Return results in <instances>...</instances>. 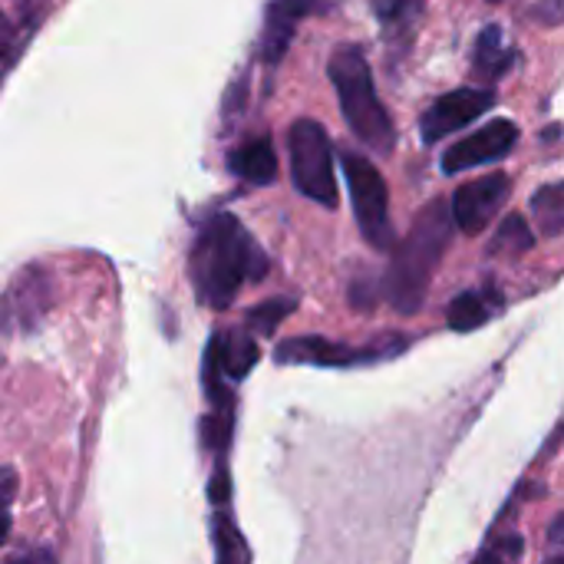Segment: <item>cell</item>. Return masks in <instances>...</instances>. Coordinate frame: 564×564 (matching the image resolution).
Segmentation results:
<instances>
[{
	"label": "cell",
	"instance_id": "obj_11",
	"mask_svg": "<svg viewBox=\"0 0 564 564\" xmlns=\"http://www.w3.org/2000/svg\"><path fill=\"white\" fill-rule=\"evenodd\" d=\"M317 10H324L321 0H268L264 26H261V59L268 66H278L294 40L297 23Z\"/></svg>",
	"mask_w": 564,
	"mask_h": 564
},
{
	"label": "cell",
	"instance_id": "obj_9",
	"mask_svg": "<svg viewBox=\"0 0 564 564\" xmlns=\"http://www.w3.org/2000/svg\"><path fill=\"white\" fill-rule=\"evenodd\" d=\"M53 297V281L43 268H26L13 278L7 294L0 297V330H33Z\"/></svg>",
	"mask_w": 564,
	"mask_h": 564
},
{
	"label": "cell",
	"instance_id": "obj_14",
	"mask_svg": "<svg viewBox=\"0 0 564 564\" xmlns=\"http://www.w3.org/2000/svg\"><path fill=\"white\" fill-rule=\"evenodd\" d=\"M218 357L228 380H245L258 364V344L248 330H231L218 337Z\"/></svg>",
	"mask_w": 564,
	"mask_h": 564
},
{
	"label": "cell",
	"instance_id": "obj_13",
	"mask_svg": "<svg viewBox=\"0 0 564 564\" xmlns=\"http://www.w3.org/2000/svg\"><path fill=\"white\" fill-rule=\"evenodd\" d=\"M228 169L241 178V182H251V185H271L278 178V155H274V145L271 139H251L238 149H231L228 155Z\"/></svg>",
	"mask_w": 564,
	"mask_h": 564
},
{
	"label": "cell",
	"instance_id": "obj_27",
	"mask_svg": "<svg viewBox=\"0 0 564 564\" xmlns=\"http://www.w3.org/2000/svg\"><path fill=\"white\" fill-rule=\"evenodd\" d=\"M7 30V20H3V10H0V33Z\"/></svg>",
	"mask_w": 564,
	"mask_h": 564
},
{
	"label": "cell",
	"instance_id": "obj_26",
	"mask_svg": "<svg viewBox=\"0 0 564 564\" xmlns=\"http://www.w3.org/2000/svg\"><path fill=\"white\" fill-rule=\"evenodd\" d=\"M7 535H10V519H7V516H0V545L7 542Z\"/></svg>",
	"mask_w": 564,
	"mask_h": 564
},
{
	"label": "cell",
	"instance_id": "obj_24",
	"mask_svg": "<svg viewBox=\"0 0 564 564\" xmlns=\"http://www.w3.org/2000/svg\"><path fill=\"white\" fill-rule=\"evenodd\" d=\"M549 539H552V545H564V516H558V519L552 522Z\"/></svg>",
	"mask_w": 564,
	"mask_h": 564
},
{
	"label": "cell",
	"instance_id": "obj_16",
	"mask_svg": "<svg viewBox=\"0 0 564 564\" xmlns=\"http://www.w3.org/2000/svg\"><path fill=\"white\" fill-rule=\"evenodd\" d=\"M373 7H377V17H380V23H383L387 40L393 43L397 33H403V40L410 43L406 30H410V33L416 30V20L423 17V3H420V0H377Z\"/></svg>",
	"mask_w": 564,
	"mask_h": 564
},
{
	"label": "cell",
	"instance_id": "obj_8",
	"mask_svg": "<svg viewBox=\"0 0 564 564\" xmlns=\"http://www.w3.org/2000/svg\"><path fill=\"white\" fill-rule=\"evenodd\" d=\"M519 135H522L519 122H512V119H492L482 129L469 132L466 139H459L456 145L446 149L443 172L446 175H459V172H469V169L499 162V159H506L519 145Z\"/></svg>",
	"mask_w": 564,
	"mask_h": 564
},
{
	"label": "cell",
	"instance_id": "obj_25",
	"mask_svg": "<svg viewBox=\"0 0 564 564\" xmlns=\"http://www.w3.org/2000/svg\"><path fill=\"white\" fill-rule=\"evenodd\" d=\"M473 564H506V558L499 552H486V555H479Z\"/></svg>",
	"mask_w": 564,
	"mask_h": 564
},
{
	"label": "cell",
	"instance_id": "obj_21",
	"mask_svg": "<svg viewBox=\"0 0 564 564\" xmlns=\"http://www.w3.org/2000/svg\"><path fill=\"white\" fill-rule=\"evenodd\" d=\"M13 496H17V473L3 466V469H0V516L10 509Z\"/></svg>",
	"mask_w": 564,
	"mask_h": 564
},
{
	"label": "cell",
	"instance_id": "obj_4",
	"mask_svg": "<svg viewBox=\"0 0 564 564\" xmlns=\"http://www.w3.org/2000/svg\"><path fill=\"white\" fill-rule=\"evenodd\" d=\"M288 149H291V178L294 188L324 205H337V178H334V149L330 135L317 119H297L288 132Z\"/></svg>",
	"mask_w": 564,
	"mask_h": 564
},
{
	"label": "cell",
	"instance_id": "obj_19",
	"mask_svg": "<svg viewBox=\"0 0 564 564\" xmlns=\"http://www.w3.org/2000/svg\"><path fill=\"white\" fill-rule=\"evenodd\" d=\"M294 301L291 297H271V301H261L258 307H251L248 311V330H254V334H261V337H271L274 334V327L284 321V317H291L294 314Z\"/></svg>",
	"mask_w": 564,
	"mask_h": 564
},
{
	"label": "cell",
	"instance_id": "obj_6",
	"mask_svg": "<svg viewBox=\"0 0 564 564\" xmlns=\"http://www.w3.org/2000/svg\"><path fill=\"white\" fill-rule=\"evenodd\" d=\"M512 195V178L506 172H492L482 175L476 182H466L453 192L449 198V212L453 221L463 235H479L492 225V218L502 212V205Z\"/></svg>",
	"mask_w": 564,
	"mask_h": 564
},
{
	"label": "cell",
	"instance_id": "obj_18",
	"mask_svg": "<svg viewBox=\"0 0 564 564\" xmlns=\"http://www.w3.org/2000/svg\"><path fill=\"white\" fill-rule=\"evenodd\" d=\"M486 321H489V307H486V301H482L479 294H473V291L459 294V297L449 304V311H446V324H449L453 330H459V334H469V330L482 327Z\"/></svg>",
	"mask_w": 564,
	"mask_h": 564
},
{
	"label": "cell",
	"instance_id": "obj_3",
	"mask_svg": "<svg viewBox=\"0 0 564 564\" xmlns=\"http://www.w3.org/2000/svg\"><path fill=\"white\" fill-rule=\"evenodd\" d=\"M327 76L337 89L340 112H344V122L350 126V132L380 155L393 152L397 126L377 96L367 56L357 46H337L330 63H327Z\"/></svg>",
	"mask_w": 564,
	"mask_h": 564
},
{
	"label": "cell",
	"instance_id": "obj_12",
	"mask_svg": "<svg viewBox=\"0 0 564 564\" xmlns=\"http://www.w3.org/2000/svg\"><path fill=\"white\" fill-rule=\"evenodd\" d=\"M516 63V46L506 43L502 36V26L499 23H489L482 26V33L476 36V53H473V76L479 83H499Z\"/></svg>",
	"mask_w": 564,
	"mask_h": 564
},
{
	"label": "cell",
	"instance_id": "obj_1",
	"mask_svg": "<svg viewBox=\"0 0 564 564\" xmlns=\"http://www.w3.org/2000/svg\"><path fill=\"white\" fill-rule=\"evenodd\" d=\"M264 271V251L254 245V238L235 215L221 212L202 225L188 258V274L202 304L218 311L228 307L245 288V281H261Z\"/></svg>",
	"mask_w": 564,
	"mask_h": 564
},
{
	"label": "cell",
	"instance_id": "obj_17",
	"mask_svg": "<svg viewBox=\"0 0 564 564\" xmlns=\"http://www.w3.org/2000/svg\"><path fill=\"white\" fill-rule=\"evenodd\" d=\"M535 245V231L529 228V221L522 215H506L502 225L496 228L492 241H489V254H525Z\"/></svg>",
	"mask_w": 564,
	"mask_h": 564
},
{
	"label": "cell",
	"instance_id": "obj_28",
	"mask_svg": "<svg viewBox=\"0 0 564 564\" xmlns=\"http://www.w3.org/2000/svg\"><path fill=\"white\" fill-rule=\"evenodd\" d=\"M7 564H33V562H26V558H13V562H7Z\"/></svg>",
	"mask_w": 564,
	"mask_h": 564
},
{
	"label": "cell",
	"instance_id": "obj_10",
	"mask_svg": "<svg viewBox=\"0 0 564 564\" xmlns=\"http://www.w3.org/2000/svg\"><path fill=\"white\" fill-rule=\"evenodd\" d=\"M278 364H307V367H354V364H367L377 357H387L380 344L373 347H350V344H337L327 337H291L284 344H278L274 350Z\"/></svg>",
	"mask_w": 564,
	"mask_h": 564
},
{
	"label": "cell",
	"instance_id": "obj_15",
	"mask_svg": "<svg viewBox=\"0 0 564 564\" xmlns=\"http://www.w3.org/2000/svg\"><path fill=\"white\" fill-rule=\"evenodd\" d=\"M532 215L539 221V235L555 238L564 231V178L549 182L532 195Z\"/></svg>",
	"mask_w": 564,
	"mask_h": 564
},
{
	"label": "cell",
	"instance_id": "obj_7",
	"mask_svg": "<svg viewBox=\"0 0 564 564\" xmlns=\"http://www.w3.org/2000/svg\"><path fill=\"white\" fill-rule=\"evenodd\" d=\"M496 106V93L489 86H463V89H453L446 96H440L420 119V135L423 142H440L466 126H473L479 116H486L489 109Z\"/></svg>",
	"mask_w": 564,
	"mask_h": 564
},
{
	"label": "cell",
	"instance_id": "obj_23",
	"mask_svg": "<svg viewBox=\"0 0 564 564\" xmlns=\"http://www.w3.org/2000/svg\"><path fill=\"white\" fill-rule=\"evenodd\" d=\"M212 502L215 506H221V502H228V473L218 466V473H215V479H212Z\"/></svg>",
	"mask_w": 564,
	"mask_h": 564
},
{
	"label": "cell",
	"instance_id": "obj_22",
	"mask_svg": "<svg viewBox=\"0 0 564 564\" xmlns=\"http://www.w3.org/2000/svg\"><path fill=\"white\" fill-rule=\"evenodd\" d=\"M535 17L545 23H564V0H542L535 7Z\"/></svg>",
	"mask_w": 564,
	"mask_h": 564
},
{
	"label": "cell",
	"instance_id": "obj_5",
	"mask_svg": "<svg viewBox=\"0 0 564 564\" xmlns=\"http://www.w3.org/2000/svg\"><path fill=\"white\" fill-rule=\"evenodd\" d=\"M344 175H347L354 215H357V225H360V235L367 238V245H373L377 251L393 248L390 188H387V178L380 175V169L370 159L347 152L344 155Z\"/></svg>",
	"mask_w": 564,
	"mask_h": 564
},
{
	"label": "cell",
	"instance_id": "obj_29",
	"mask_svg": "<svg viewBox=\"0 0 564 564\" xmlns=\"http://www.w3.org/2000/svg\"><path fill=\"white\" fill-rule=\"evenodd\" d=\"M549 564H564V555H558V558H552V562Z\"/></svg>",
	"mask_w": 564,
	"mask_h": 564
},
{
	"label": "cell",
	"instance_id": "obj_2",
	"mask_svg": "<svg viewBox=\"0 0 564 564\" xmlns=\"http://www.w3.org/2000/svg\"><path fill=\"white\" fill-rule=\"evenodd\" d=\"M453 228L456 221H453L449 202L443 198L423 205L420 215L413 218L387 271V297L400 314H416L423 307L430 281L453 241Z\"/></svg>",
	"mask_w": 564,
	"mask_h": 564
},
{
	"label": "cell",
	"instance_id": "obj_20",
	"mask_svg": "<svg viewBox=\"0 0 564 564\" xmlns=\"http://www.w3.org/2000/svg\"><path fill=\"white\" fill-rule=\"evenodd\" d=\"M245 562V545L235 532V525L218 516L215 519V564H241Z\"/></svg>",
	"mask_w": 564,
	"mask_h": 564
}]
</instances>
